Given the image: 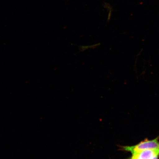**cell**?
<instances>
[{"label": "cell", "instance_id": "6da1fadb", "mask_svg": "<svg viewBox=\"0 0 159 159\" xmlns=\"http://www.w3.org/2000/svg\"><path fill=\"white\" fill-rule=\"evenodd\" d=\"M124 148L132 154L144 150L159 149V142L157 138L152 140H146L134 146L124 147Z\"/></svg>", "mask_w": 159, "mask_h": 159}, {"label": "cell", "instance_id": "7a4b0ae2", "mask_svg": "<svg viewBox=\"0 0 159 159\" xmlns=\"http://www.w3.org/2000/svg\"><path fill=\"white\" fill-rule=\"evenodd\" d=\"M130 159H152L159 156V149H151L134 152Z\"/></svg>", "mask_w": 159, "mask_h": 159}]
</instances>
